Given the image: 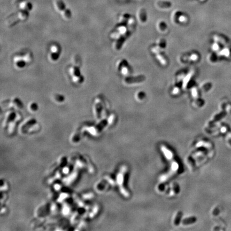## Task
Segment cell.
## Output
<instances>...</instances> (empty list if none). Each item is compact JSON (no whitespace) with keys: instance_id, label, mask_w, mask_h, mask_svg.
Here are the masks:
<instances>
[{"instance_id":"obj_6","label":"cell","mask_w":231,"mask_h":231,"mask_svg":"<svg viewBox=\"0 0 231 231\" xmlns=\"http://www.w3.org/2000/svg\"><path fill=\"white\" fill-rule=\"evenodd\" d=\"M13 63L16 69L20 70L25 68L27 64L24 59L23 54L15 55L13 57Z\"/></svg>"},{"instance_id":"obj_16","label":"cell","mask_w":231,"mask_h":231,"mask_svg":"<svg viewBox=\"0 0 231 231\" xmlns=\"http://www.w3.org/2000/svg\"><path fill=\"white\" fill-rule=\"evenodd\" d=\"M139 17L140 20L142 21V22H145V21L146 20L147 16H146V12L144 9H141L139 10Z\"/></svg>"},{"instance_id":"obj_12","label":"cell","mask_w":231,"mask_h":231,"mask_svg":"<svg viewBox=\"0 0 231 231\" xmlns=\"http://www.w3.org/2000/svg\"><path fill=\"white\" fill-rule=\"evenodd\" d=\"M157 5L160 8H170L171 7V3L170 2L160 1L157 3Z\"/></svg>"},{"instance_id":"obj_8","label":"cell","mask_w":231,"mask_h":231,"mask_svg":"<svg viewBox=\"0 0 231 231\" xmlns=\"http://www.w3.org/2000/svg\"><path fill=\"white\" fill-rule=\"evenodd\" d=\"M53 5L56 11L60 13L61 15L68 9V8H66L62 0H54Z\"/></svg>"},{"instance_id":"obj_11","label":"cell","mask_w":231,"mask_h":231,"mask_svg":"<svg viewBox=\"0 0 231 231\" xmlns=\"http://www.w3.org/2000/svg\"><path fill=\"white\" fill-rule=\"evenodd\" d=\"M144 80V78L143 76H139L136 78H127L125 79V82L128 84L135 82H141Z\"/></svg>"},{"instance_id":"obj_23","label":"cell","mask_w":231,"mask_h":231,"mask_svg":"<svg viewBox=\"0 0 231 231\" xmlns=\"http://www.w3.org/2000/svg\"><path fill=\"white\" fill-rule=\"evenodd\" d=\"M179 92V89H178V88H174V90H173V93H177Z\"/></svg>"},{"instance_id":"obj_7","label":"cell","mask_w":231,"mask_h":231,"mask_svg":"<svg viewBox=\"0 0 231 231\" xmlns=\"http://www.w3.org/2000/svg\"><path fill=\"white\" fill-rule=\"evenodd\" d=\"M8 108L13 109V110H19L23 109V104L19 98L17 97H14L8 101Z\"/></svg>"},{"instance_id":"obj_5","label":"cell","mask_w":231,"mask_h":231,"mask_svg":"<svg viewBox=\"0 0 231 231\" xmlns=\"http://www.w3.org/2000/svg\"><path fill=\"white\" fill-rule=\"evenodd\" d=\"M61 53V47L57 44H53L50 45L48 58L52 62H56L60 58Z\"/></svg>"},{"instance_id":"obj_14","label":"cell","mask_w":231,"mask_h":231,"mask_svg":"<svg viewBox=\"0 0 231 231\" xmlns=\"http://www.w3.org/2000/svg\"><path fill=\"white\" fill-rule=\"evenodd\" d=\"M53 99L55 102L58 103H62L65 101V97L64 96L60 94H56L53 96Z\"/></svg>"},{"instance_id":"obj_17","label":"cell","mask_w":231,"mask_h":231,"mask_svg":"<svg viewBox=\"0 0 231 231\" xmlns=\"http://www.w3.org/2000/svg\"><path fill=\"white\" fill-rule=\"evenodd\" d=\"M116 31L118 32L120 35L124 34L126 32V28L124 26H119L117 27Z\"/></svg>"},{"instance_id":"obj_10","label":"cell","mask_w":231,"mask_h":231,"mask_svg":"<svg viewBox=\"0 0 231 231\" xmlns=\"http://www.w3.org/2000/svg\"><path fill=\"white\" fill-rule=\"evenodd\" d=\"M118 68L119 71L121 72L123 74L126 75L128 73V69L127 66V63L125 61H122L119 62L118 65Z\"/></svg>"},{"instance_id":"obj_18","label":"cell","mask_w":231,"mask_h":231,"mask_svg":"<svg viewBox=\"0 0 231 231\" xmlns=\"http://www.w3.org/2000/svg\"><path fill=\"white\" fill-rule=\"evenodd\" d=\"M128 19V15L127 14L123 15L122 16H121L120 18V20L121 22H125V21Z\"/></svg>"},{"instance_id":"obj_1","label":"cell","mask_w":231,"mask_h":231,"mask_svg":"<svg viewBox=\"0 0 231 231\" xmlns=\"http://www.w3.org/2000/svg\"><path fill=\"white\" fill-rule=\"evenodd\" d=\"M17 111H10L6 114L4 118L3 125L4 126H8L9 132H12L15 130L16 123L20 119V115Z\"/></svg>"},{"instance_id":"obj_22","label":"cell","mask_w":231,"mask_h":231,"mask_svg":"<svg viewBox=\"0 0 231 231\" xmlns=\"http://www.w3.org/2000/svg\"><path fill=\"white\" fill-rule=\"evenodd\" d=\"M213 49L214 50H217L218 49H219V47H218V45H217V44H214L213 45Z\"/></svg>"},{"instance_id":"obj_21","label":"cell","mask_w":231,"mask_h":231,"mask_svg":"<svg viewBox=\"0 0 231 231\" xmlns=\"http://www.w3.org/2000/svg\"><path fill=\"white\" fill-rule=\"evenodd\" d=\"M192 94H193V95L194 96H197V91L196 90V89H194L193 90V92H192Z\"/></svg>"},{"instance_id":"obj_15","label":"cell","mask_w":231,"mask_h":231,"mask_svg":"<svg viewBox=\"0 0 231 231\" xmlns=\"http://www.w3.org/2000/svg\"><path fill=\"white\" fill-rule=\"evenodd\" d=\"M24 59L26 61L27 64L31 63L33 61V55L31 52H26L23 54Z\"/></svg>"},{"instance_id":"obj_20","label":"cell","mask_w":231,"mask_h":231,"mask_svg":"<svg viewBox=\"0 0 231 231\" xmlns=\"http://www.w3.org/2000/svg\"><path fill=\"white\" fill-rule=\"evenodd\" d=\"M190 58H191V60L193 61H195L196 60H197V55L196 54H193L191 56Z\"/></svg>"},{"instance_id":"obj_9","label":"cell","mask_w":231,"mask_h":231,"mask_svg":"<svg viewBox=\"0 0 231 231\" xmlns=\"http://www.w3.org/2000/svg\"><path fill=\"white\" fill-rule=\"evenodd\" d=\"M18 7L20 10L24 11L29 12L32 10V5L30 2L26 1V0H24L19 3Z\"/></svg>"},{"instance_id":"obj_3","label":"cell","mask_w":231,"mask_h":231,"mask_svg":"<svg viewBox=\"0 0 231 231\" xmlns=\"http://www.w3.org/2000/svg\"><path fill=\"white\" fill-rule=\"evenodd\" d=\"M28 17V12L20 10L17 13L8 18L7 20V24L8 26H13L20 21H24L26 20Z\"/></svg>"},{"instance_id":"obj_4","label":"cell","mask_w":231,"mask_h":231,"mask_svg":"<svg viewBox=\"0 0 231 231\" xmlns=\"http://www.w3.org/2000/svg\"><path fill=\"white\" fill-rule=\"evenodd\" d=\"M104 102L100 96L96 98L93 103L94 114L96 118L99 119L102 116L104 112Z\"/></svg>"},{"instance_id":"obj_2","label":"cell","mask_w":231,"mask_h":231,"mask_svg":"<svg viewBox=\"0 0 231 231\" xmlns=\"http://www.w3.org/2000/svg\"><path fill=\"white\" fill-rule=\"evenodd\" d=\"M68 72L71 78L72 81L74 84L80 85L84 82V77L82 74L78 66L75 65L70 66L69 68Z\"/></svg>"},{"instance_id":"obj_19","label":"cell","mask_w":231,"mask_h":231,"mask_svg":"<svg viewBox=\"0 0 231 231\" xmlns=\"http://www.w3.org/2000/svg\"><path fill=\"white\" fill-rule=\"evenodd\" d=\"M179 19L181 21V22H184V21H186L187 18L185 17V16H179Z\"/></svg>"},{"instance_id":"obj_13","label":"cell","mask_w":231,"mask_h":231,"mask_svg":"<svg viewBox=\"0 0 231 231\" xmlns=\"http://www.w3.org/2000/svg\"><path fill=\"white\" fill-rule=\"evenodd\" d=\"M28 109L29 112H35L38 110L39 106L36 102H30L28 105Z\"/></svg>"}]
</instances>
